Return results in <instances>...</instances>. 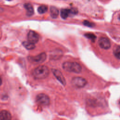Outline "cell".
I'll list each match as a JSON object with an SVG mask.
<instances>
[{
	"label": "cell",
	"instance_id": "10",
	"mask_svg": "<svg viewBox=\"0 0 120 120\" xmlns=\"http://www.w3.org/2000/svg\"><path fill=\"white\" fill-rule=\"evenodd\" d=\"M0 120H11V115L7 110H2L0 112Z\"/></svg>",
	"mask_w": 120,
	"mask_h": 120
},
{
	"label": "cell",
	"instance_id": "13",
	"mask_svg": "<svg viewBox=\"0 0 120 120\" xmlns=\"http://www.w3.org/2000/svg\"><path fill=\"white\" fill-rule=\"evenodd\" d=\"M50 14H51V16L53 18H57L59 15L58 9L52 6L50 8Z\"/></svg>",
	"mask_w": 120,
	"mask_h": 120
},
{
	"label": "cell",
	"instance_id": "12",
	"mask_svg": "<svg viewBox=\"0 0 120 120\" xmlns=\"http://www.w3.org/2000/svg\"><path fill=\"white\" fill-rule=\"evenodd\" d=\"M113 53L114 56L118 59L120 60V45H115L113 49Z\"/></svg>",
	"mask_w": 120,
	"mask_h": 120
},
{
	"label": "cell",
	"instance_id": "14",
	"mask_svg": "<svg viewBox=\"0 0 120 120\" xmlns=\"http://www.w3.org/2000/svg\"><path fill=\"white\" fill-rule=\"evenodd\" d=\"M23 46L28 50H32L35 48L34 44L30 42V41H24L22 43Z\"/></svg>",
	"mask_w": 120,
	"mask_h": 120
},
{
	"label": "cell",
	"instance_id": "19",
	"mask_svg": "<svg viewBox=\"0 0 120 120\" xmlns=\"http://www.w3.org/2000/svg\"><path fill=\"white\" fill-rule=\"evenodd\" d=\"M1 83H2V80H1V79L0 77V86L1 85Z\"/></svg>",
	"mask_w": 120,
	"mask_h": 120
},
{
	"label": "cell",
	"instance_id": "9",
	"mask_svg": "<svg viewBox=\"0 0 120 120\" xmlns=\"http://www.w3.org/2000/svg\"><path fill=\"white\" fill-rule=\"evenodd\" d=\"M101 99L99 98H95L94 97H90L88 98V105L92 107L101 105Z\"/></svg>",
	"mask_w": 120,
	"mask_h": 120
},
{
	"label": "cell",
	"instance_id": "5",
	"mask_svg": "<svg viewBox=\"0 0 120 120\" xmlns=\"http://www.w3.org/2000/svg\"><path fill=\"white\" fill-rule=\"evenodd\" d=\"M98 44L100 48L107 50L109 49L111 46V44L110 40L105 37L100 38L98 41Z\"/></svg>",
	"mask_w": 120,
	"mask_h": 120
},
{
	"label": "cell",
	"instance_id": "2",
	"mask_svg": "<svg viewBox=\"0 0 120 120\" xmlns=\"http://www.w3.org/2000/svg\"><path fill=\"white\" fill-rule=\"evenodd\" d=\"M62 68L66 71L76 74L80 73L82 70L81 65L76 62H65L62 64Z\"/></svg>",
	"mask_w": 120,
	"mask_h": 120
},
{
	"label": "cell",
	"instance_id": "17",
	"mask_svg": "<svg viewBox=\"0 0 120 120\" xmlns=\"http://www.w3.org/2000/svg\"><path fill=\"white\" fill-rule=\"evenodd\" d=\"M47 10V7L45 5H41L39 6L38 8V12L40 14H43L45 13Z\"/></svg>",
	"mask_w": 120,
	"mask_h": 120
},
{
	"label": "cell",
	"instance_id": "8",
	"mask_svg": "<svg viewBox=\"0 0 120 120\" xmlns=\"http://www.w3.org/2000/svg\"><path fill=\"white\" fill-rule=\"evenodd\" d=\"M27 38L29 41L34 44L37 43L39 40L38 35L37 33L32 30L29 31L27 35Z\"/></svg>",
	"mask_w": 120,
	"mask_h": 120
},
{
	"label": "cell",
	"instance_id": "18",
	"mask_svg": "<svg viewBox=\"0 0 120 120\" xmlns=\"http://www.w3.org/2000/svg\"><path fill=\"white\" fill-rule=\"evenodd\" d=\"M83 24L84 25L87 26V27H93L95 26V24L94 23L92 22H90L88 20H84L83 21V22H82Z\"/></svg>",
	"mask_w": 120,
	"mask_h": 120
},
{
	"label": "cell",
	"instance_id": "7",
	"mask_svg": "<svg viewBox=\"0 0 120 120\" xmlns=\"http://www.w3.org/2000/svg\"><path fill=\"white\" fill-rule=\"evenodd\" d=\"M52 72L53 75L55 76V77L57 79V80L63 85H65L66 84V80L61 73V72L57 69H52Z\"/></svg>",
	"mask_w": 120,
	"mask_h": 120
},
{
	"label": "cell",
	"instance_id": "6",
	"mask_svg": "<svg viewBox=\"0 0 120 120\" xmlns=\"http://www.w3.org/2000/svg\"><path fill=\"white\" fill-rule=\"evenodd\" d=\"M46 55L45 53L42 52L36 56L29 57V60L31 62L35 63H41L43 62L46 59Z\"/></svg>",
	"mask_w": 120,
	"mask_h": 120
},
{
	"label": "cell",
	"instance_id": "4",
	"mask_svg": "<svg viewBox=\"0 0 120 120\" xmlns=\"http://www.w3.org/2000/svg\"><path fill=\"white\" fill-rule=\"evenodd\" d=\"M36 100L38 104L42 105H49L50 101L49 97L47 95L44 93L38 94L36 98Z\"/></svg>",
	"mask_w": 120,
	"mask_h": 120
},
{
	"label": "cell",
	"instance_id": "11",
	"mask_svg": "<svg viewBox=\"0 0 120 120\" xmlns=\"http://www.w3.org/2000/svg\"><path fill=\"white\" fill-rule=\"evenodd\" d=\"M24 7L27 11V15L31 16L34 14V9L32 5L30 3H25Z\"/></svg>",
	"mask_w": 120,
	"mask_h": 120
},
{
	"label": "cell",
	"instance_id": "3",
	"mask_svg": "<svg viewBox=\"0 0 120 120\" xmlns=\"http://www.w3.org/2000/svg\"><path fill=\"white\" fill-rule=\"evenodd\" d=\"M71 83L73 86L77 88H82L86 86L87 83V80L80 76L75 77L71 80Z\"/></svg>",
	"mask_w": 120,
	"mask_h": 120
},
{
	"label": "cell",
	"instance_id": "20",
	"mask_svg": "<svg viewBox=\"0 0 120 120\" xmlns=\"http://www.w3.org/2000/svg\"><path fill=\"white\" fill-rule=\"evenodd\" d=\"M118 18H119V19L120 20V15H119V17H118Z\"/></svg>",
	"mask_w": 120,
	"mask_h": 120
},
{
	"label": "cell",
	"instance_id": "1",
	"mask_svg": "<svg viewBox=\"0 0 120 120\" xmlns=\"http://www.w3.org/2000/svg\"><path fill=\"white\" fill-rule=\"evenodd\" d=\"M49 74V70L47 67L45 65L38 66L32 71V75L36 79H43Z\"/></svg>",
	"mask_w": 120,
	"mask_h": 120
},
{
	"label": "cell",
	"instance_id": "15",
	"mask_svg": "<svg viewBox=\"0 0 120 120\" xmlns=\"http://www.w3.org/2000/svg\"><path fill=\"white\" fill-rule=\"evenodd\" d=\"M70 14V9H62L60 11V16L64 19H66Z\"/></svg>",
	"mask_w": 120,
	"mask_h": 120
},
{
	"label": "cell",
	"instance_id": "16",
	"mask_svg": "<svg viewBox=\"0 0 120 120\" xmlns=\"http://www.w3.org/2000/svg\"><path fill=\"white\" fill-rule=\"evenodd\" d=\"M84 36L87 38L91 40L92 41L94 42V41L96 40L97 37L96 36L92 33H85L84 34Z\"/></svg>",
	"mask_w": 120,
	"mask_h": 120
}]
</instances>
